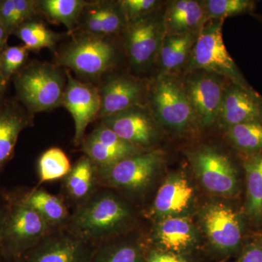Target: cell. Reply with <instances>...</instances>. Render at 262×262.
<instances>
[{"label": "cell", "mask_w": 262, "mask_h": 262, "mask_svg": "<svg viewBox=\"0 0 262 262\" xmlns=\"http://www.w3.org/2000/svg\"><path fill=\"white\" fill-rule=\"evenodd\" d=\"M130 206L110 189L99 187L75 207L65 227L72 234L97 245L121 233L134 222Z\"/></svg>", "instance_id": "1"}, {"label": "cell", "mask_w": 262, "mask_h": 262, "mask_svg": "<svg viewBox=\"0 0 262 262\" xmlns=\"http://www.w3.org/2000/svg\"><path fill=\"white\" fill-rule=\"evenodd\" d=\"M8 209L0 235V253L12 261L20 259L53 229L18 196H8Z\"/></svg>", "instance_id": "2"}, {"label": "cell", "mask_w": 262, "mask_h": 262, "mask_svg": "<svg viewBox=\"0 0 262 262\" xmlns=\"http://www.w3.org/2000/svg\"><path fill=\"white\" fill-rule=\"evenodd\" d=\"M223 20L208 19L200 29L189 56L191 69L222 76L232 84L250 87L226 48Z\"/></svg>", "instance_id": "3"}, {"label": "cell", "mask_w": 262, "mask_h": 262, "mask_svg": "<svg viewBox=\"0 0 262 262\" xmlns=\"http://www.w3.org/2000/svg\"><path fill=\"white\" fill-rule=\"evenodd\" d=\"M22 102L32 113L49 111L63 104L64 80L57 69L48 63H34L15 80Z\"/></svg>", "instance_id": "4"}, {"label": "cell", "mask_w": 262, "mask_h": 262, "mask_svg": "<svg viewBox=\"0 0 262 262\" xmlns=\"http://www.w3.org/2000/svg\"><path fill=\"white\" fill-rule=\"evenodd\" d=\"M163 161V152L145 151L98 169V187L141 193L147 189Z\"/></svg>", "instance_id": "5"}, {"label": "cell", "mask_w": 262, "mask_h": 262, "mask_svg": "<svg viewBox=\"0 0 262 262\" xmlns=\"http://www.w3.org/2000/svg\"><path fill=\"white\" fill-rule=\"evenodd\" d=\"M189 156L196 177L208 192L225 196L237 194V171L227 155L213 148L203 147Z\"/></svg>", "instance_id": "6"}, {"label": "cell", "mask_w": 262, "mask_h": 262, "mask_svg": "<svg viewBox=\"0 0 262 262\" xmlns=\"http://www.w3.org/2000/svg\"><path fill=\"white\" fill-rule=\"evenodd\" d=\"M153 105L158 120L177 133L196 123L194 113L184 85L173 77L161 76L155 84Z\"/></svg>", "instance_id": "7"}, {"label": "cell", "mask_w": 262, "mask_h": 262, "mask_svg": "<svg viewBox=\"0 0 262 262\" xmlns=\"http://www.w3.org/2000/svg\"><path fill=\"white\" fill-rule=\"evenodd\" d=\"M96 246L66 228L54 229L16 261L90 262Z\"/></svg>", "instance_id": "8"}, {"label": "cell", "mask_w": 262, "mask_h": 262, "mask_svg": "<svg viewBox=\"0 0 262 262\" xmlns=\"http://www.w3.org/2000/svg\"><path fill=\"white\" fill-rule=\"evenodd\" d=\"M113 45L99 36L76 39L62 53L61 65L85 77H98L110 68L115 58Z\"/></svg>", "instance_id": "9"}, {"label": "cell", "mask_w": 262, "mask_h": 262, "mask_svg": "<svg viewBox=\"0 0 262 262\" xmlns=\"http://www.w3.org/2000/svg\"><path fill=\"white\" fill-rule=\"evenodd\" d=\"M216 76L198 74L188 79L184 85L196 123L202 127H211L219 121L226 90Z\"/></svg>", "instance_id": "10"}, {"label": "cell", "mask_w": 262, "mask_h": 262, "mask_svg": "<svg viewBox=\"0 0 262 262\" xmlns=\"http://www.w3.org/2000/svg\"><path fill=\"white\" fill-rule=\"evenodd\" d=\"M202 223L210 242L224 253L235 251L241 246L243 221L233 208L222 203H212L202 213Z\"/></svg>", "instance_id": "11"}, {"label": "cell", "mask_w": 262, "mask_h": 262, "mask_svg": "<svg viewBox=\"0 0 262 262\" xmlns=\"http://www.w3.org/2000/svg\"><path fill=\"white\" fill-rule=\"evenodd\" d=\"M67 84L63 95V105L72 115L75 122L76 146L82 144L84 133L91 122L98 118L101 111V94L91 84L76 80L66 71Z\"/></svg>", "instance_id": "12"}, {"label": "cell", "mask_w": 262, "mask_h": 262, "mask_svg": "<svg viewBox=\"0 0 262 262\" xmlns=\"http://www.w3.org/2000/svg\"><path fill=\"white\" fill-rule=\"evenodd\" d=\"M102 123L124 141L141 149L152 145L158 138L154 120L144 110L136 107L101 118Z\"/></svg>", "instance_id": "13"}, {"label": "cell", "mask_w": 262, "mask_h": 262, "mask_svg": "<svg viewBox=\"0 0 262 262\" xmlns=\"http://www.w3.org/2000/svg\"><path fill=\"white\" fill-rule=\"evenodd\" d=\"M219 122L226 128L246 122H262V98L251 87L232 84L224 95Z\"/></svg>", "instance_id": "14"}, {"label": "cell", "mask_w": 262, "mask_h": 262, "mask_svg": "<svg viewBox=\"0 0 262 262\" xmlns=\"http://www.w3.org/2000/svg\"><path fill=\"white\" fill-rule=\"evenodd\" d=\"M163 29L151 18L143 17L130 22L127 29L125 48L133 64H147L159 51L163 39Z\"/></svg>", "instance_id": "15"}, {"label": "cell", "mask_w": 262, "mask_h": 262, "mask_svg": "<svg viewBox=\"0 0 262 262\" xmlns=\"http://www.w3.org/2000/svg\"><path fill=\"white\" fill-rule=\"evenodd\" d=\"M194 189L182 173L170 175L158 189L150 215L164 219L181 215L192 206Z\"/></svg>", "instance_id": "16"}, {"label": "cell", "mask_w": 262, "mask_h": 262, "mask_svg": "<svg viewBox=\"0 0 262 262\" xmlns=\"http://www.w3.org/2000/svg\"><path fill=\"white\" fill-rule=\"evenodd\" d=\"M142 93V85L134 79L127 77L110 79L100 92L101 106L98 118L136 107L140 101Z\"/></svg>", "instance_id": "17"}, {"label": "cell", "mask_w": 262, "mask_h": 262, "mask_svg": "<svg viewBox=\"0 0 262 262\" xmlns=\"http://www.w3.org/2000/svg\"><path fill=\"white\" fill-rule=\"evenodd\" d=\"M155 241L160 250L179 254L192 247L196 241L195 230L187 217H167L157 226Z\"/></svg>", "instance_id": "18"}, {"label": "cell", "mask_w": 262, "mask_h": 262, "mask_svg": "<svg viewBox=\"0 0 262 262\" xmlns=\"http://www.w3.org/2000/svg\"><path fill=\"white\" fill-rule=\"evenodd\" d=\"M98 169L89 157L82 156L63 179L65 198L75 207L89 200L97 191Z\"/></svg>", "instance_id": "19"}, {"label": "cell", "mask_w": 262, "mask_h": 262, "mask_svg": "<svg viewBox=\"0 0 262 262\" xmlns=\"http://www.w3.org/2000/svg\"><path fill=\"white\" fill-rule=\"evenodd\" d=\"M208 20L204 7L193 0H179L170 3L163 18L165 35L199 31Z\"/></svg>", "instance_id": "20"}, {"label": "cell", "mask_w": 262, "mask_h": 262, "mask_svg": "<svg viewBox=\"0 0 262 262\" xmlns=\"http://www.w3.org/2000/svg\"><path fill=\"white\" fill-rule=\"evenodd\" d=\"M120 7L106 3H89L80 15L81 27L93 35L104 36L118 32L125 22Z\"/></svg>", "instance_id": "21"}, {"label": "cell", "mask_w": 262, "mask_h": 262, "mask_svg": "<svg viewBox=\"0 0 262 262\" xmlns=\"http://www.w3.org/2000/svg\"><path fill=\"white\" fill-rule=\"evenodd\" d=\"M17 196L39 213L53 230L67 227L71 214L63 198L39 187Z\"/></svg>", "instance_id": "22"}, {"label": "cell", "mask_w": 262, "mask_h": 262, "mask_svg": "<svg viewBox=\"0 0 262 262\" xmlns=\"http://www.w3.org/2000/svg\"><path fill=\"white\" fill-rule=\"evenodd\" d=\"M29 125V117L15 106H0V170L11 159L19 135Z\"/></svg>", "instance_id": "23"}, {"label": "cell", "mask_w": 262, "mask_h": 262, "mask_svg": "<svg viewBox=\"0 0 262 262\" xmlns=\"http://www.w3.org/2000/svg\"><path fill=\"white\" fill-rule=\"evenodd\" d=\"M246 178V211L251 220L262 222V152L250 155L244 163Z\"/></svg>", "instance_id": "24"}, {"label": "cell", "mask_w": 262, "mask_h": 262, "mask_svg": "<svg viewBox=\"0 0 262 262\" xmlns=\"http://www.w3.org/2000/svg\"><path fill=\"white\" fill-rule=\"evenodd\" d=\"M196 38L194 32L164 35L159 50L164 70L170 72L180 68L190 56Z\"/></svg>", "instance_id": "25"}, {"label": "cell", "mask_w": 262, "mask_h": 262, "mask_svg": "<svg viewBox=\"0 0 262 262\" xmlns=\"http://www.w3.org/2000/svg\"><path fill=\"white\" fill-rule=\"evenodd\" d=\"M90 262H146L140 244L133 241H103L96 245Z\"/></svg>", "instance_id": "26"}, {"label": "cell", "mask_w": 262, "mask_h": 262, "mask_svg": "<svg viewBox=\"0 0 262 262\" xmlns=\"http://www.w3.org/2000/svg\"><path fill=\"white\" fill-rule=\"evenodd\" d=\"M87 4L82 0H43L38 2L37 8L52 21L63 24L72 31Z\"/></svg>", "instance_id": "27"}, {"label": "cell", "mask_w": 262, "mask_h": 262, "mask_svg": "<svg viewBox=\"0 0 262 262\" xmlns=\"http://www.w3.org/2000/svg\"><path fill=\"white\" fill-rule=\"evenodd\" d=\"M72 166L64 151L58 147H51L41 155L38 160L39 184L63 179Z\"/></svg>", "instance_id": "28"}, {"label": "cell", "mask_w": 262, "mask_h": 262, "mask_svg": "<svg viewBox=\"0 0 262 262\" xmlns=\"http://www.w3.org/2000/svg\"><path fill=\"white\" fill-rule=\"evenodd\" d=\"M227 136L234 147L246 154L262 152V122H246L229 127Z\"/></svg>", "instance_id": "29"}, {"label": "cell", "mask_w": 262, "mask_h": 262, "mask_svg": "<svg viewBox=\"0 0 262 262\" xmlns=\"http://www.w3.org/2000/svg\"><path fill=\"white\" fill-rule=\"evenodd\" d=\"M15 32L29 50L53 48L59 39L58 34L37 21L25 22Z\"/></svg>", "instance_id": "30"}, {"label": "cell", "mask_w": 262, "mask_h": 262, "mask_svg": "<svg viewBox=\"0 0 262 262\" xmlns=\"http://www.w3.org/2000/svg\"><path fill=\"white\" fill-rule=\"evenodd\" d=\"M254 6V2L250 0H208L203 7L208 20H224L227 17L250 13Z\"/></svg>", "instance_id": "31"}, {"label": "cell", "mask_w": 262, "mask_h": 262, "mask_svg": "<svg viewBox=\"0 0 262 262\" xmlns=\"http://www.w3.org/2000/svg\"><path fill=\"white\" fill-rule=\"evenodd\" d=\"M91 135L94 136L95 139H97L103 145L121 153L126 158L146 151L145 149H141L139 146L133 145L130 143L124 141L103 123L96 127L91 133Z\"/></svg>", "instance_id": "32"}, {"label": "cell", "mask_w": 262, "mask_h": 262, "mask_svg": "<svg viewBox=\"0 0 262 262\" xmlns=\"http://www.w3.org/2000/svg\"><path fill=\"white\" fill-rule=\"evenodd\" d=\"M28 48L24 46L7 48L0 56V67L7 80L20 70L28 55Z\"/></svg>", "instance_id": "33"}, {"label": "cell", "mask_w": 262, "mask_h": 262, "mask_svg": "<svg viewBox=\"0 0 262 262\" xmlns=\"http://www.w3.org/2000/svg\"><path fill=\"white\" fill-rule=\"evenodd\" d=\"M118 5L125 20L133 21L143 18L150 13L158 5V2L155 0H123L119 2Z\"/></svg>", "instance_id": "34"}, {"label": "cell", "mask_w": 262, "mask_h": 262, "mask_svg": "<svg viewBox=\"0 0 262 262\" xmlns=\"http://www.w3.org/2000/svg\"><path fill=\"white\" fill-rule=\"evenodd\" d=\"M14 15L11 24V33L15 32L26 20L36 13L37 2L32 0H14Z\"/></svg>", "instance_id": "35"}, {"label": "cell", "mask_w": 262, "mask_h": 262, "mask_svg": "<svg viewBox=\"0 0 262 262\" xmlns=\"http://www.w3.org/2000/svg\"><path fill=\"white\" fill-rule=\"evenodd\" d=\"M146 262H188L181 255L163 250H152L146 256Z\"/></svg>", "instance_id": "36"}, {"label": "cell", "mask_w": 262, "mask_h": 262, "mask_svg": "<svg viewBox=\"0 0 262 262\" xmlns=\"http://www.w3.org/2000/svg\"><path fill=\"white\" fill-rule=\"evenodd\" d=\"M237 262H262V244L253 243L248 245Z\"/></svg>", "instance_id": "37"}, {"label": "cell", "mask_w": 262, "mask_h": 262, "mask_svg": "<svg viewBox=\"0 0 262 262\" xmlns=\"http://www.w3.org/2000/svg\"><path fill=\"white\" fill-rule=\"evenodd\" d=\"M8 196H5V201L0 200V235H1L2 229L6 216L7 209H8Z\"/></svg>", "instance_id": "38"}, {"label": "cell", "mask_w": 262, "mask_h": 262, "mask_svg": "<svg viewBox=\"0 0 262 262\" xmlns=\"http://www.w3.org/2000/svg\"><path fill=\"white\" fill-rule=\"evenodd\" d=\"M8 36V33H7L6 30H5L4 27L2 26V24H0V50H2L4 48Z\"/></svg>", "instance_id": "39"}, {"label": "cell", "mask_w": 262, "mask_h": 262, "mask_svg": "<svg viewBox=\"0 0 262 262\" xmlns=\"http://www.w3.org/2000/svg\"><path fill=\"white\" fill-rule=\"evenodd\" d=\"M6 78H5L4 75H3V71H2L1 67H0V96L3 94L5 92V89H6L7 84Z\"/></svg>", "instance_id": "40"}, {"label": "cell", "mask_w": 262, "mask_h": 262, "mask_svg": "<svg viewBox=\"0 0 262 262\" xmlns=\"http://www.w3.org/2000/svg\"><path fill=\"white\" fill-rule=\"evenodd\" d=\"M13 262H18V261H13Z\"/></svg>", "instance_id": "41"}, {"label": "cell", "mask_w": 262, "mask_h": 262, "mask_svg": "<svg viewBox=\"0 0 262 262\" xmlns=\"http://www.w3.org/2000/svg\"><path fill=\"white\" fill-rule=\"evenodd\" d=\"M0 3H1V2H0Z\"/></svg>", "instance_id": "42"}]
</instances>
